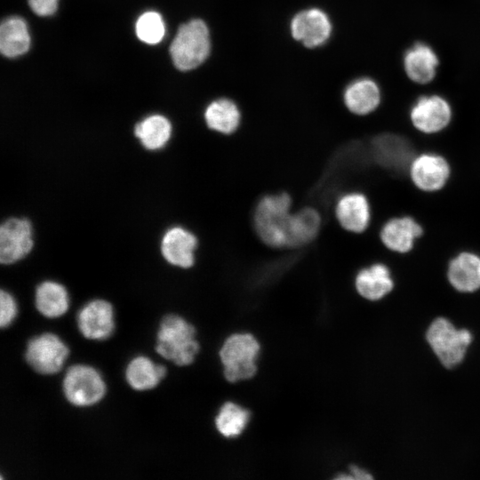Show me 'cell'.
<instances>
[{
    "instance_id": "6da1fadb",
    "label": "cell",
    "mask_w": 480,
    "mask_h": 480,
    "mask_svg": "<svg viewBox=\"0 0 480 480\" xmlns=\"http://www.w3.org/2000/svg\"><path fill=\"white\" fill-rule=\"evenodd\" d=\"M292 198L285 191L268 193L259 198L252 222L257 237L273 249H288Z\"/></svg>"
},
{
    "instance_id": "7a4b0ae2",
    "label": "cell",
    "mask_w": 480,
    "mask_h": 480,
    "mask_svg": "<svg viewBox=\"0 0 480 480\" xmlns=\"http://www.w3.org/2000/svg\"><path fill=\"white\" fill-rule=\"evenodd\" d=\"M199 349L196 330L191 323L174 314L162 319L156 333L158 355L178 366H187L195 361Z\"/></svg>"
},
{
    "instance_id": "3957f363",
    "label": "cell",
    "mask_w": 480,
    "mask_h": 480,
    "mask_svg": "<svg viewBox=\"0 0 480 480\" xmlns=\"http://www.w3.org/2000/svg\"><path fill=\"white\" fill-rule=\"evenodd\" d=\"M260 353V343L251 332L228 335L219 350L225 380L229 383H237L253 378L258 371Z\"/></svg>"
},
{
    "instance_id": "277c9868",
    "label": "cell",
    "mask_w": 480,
    "mask_h": 480,
    "mask_svg": "<svg viewBox=\"0 0 480 480\" xmlns=\"http://www.w3.org/2000/svg\"><path fill=\"white\" fill-rule=\"evenodd\" d=\"M211 52V38L207 25L199 19L182 24L170 45L174 66L188 71L200 66Z\"/></svg>"
},
{
    "instance_id": "5b68a950",
    "label": "cell",
    "mask_w": 480,
    "mask_h": 480,
    "mask_svg": "<svg viewBox=\"0 0 480 480\" xmlns=\"http://www.w3.org/2000/svg\"><path fill=\"white\" fill-rule=\"evenodd\" d=\"M427 341L441 364L452 368L463 360L472 334L466 329H457L448 319L438 317L427 331Z\"/></svg>"
},
{
    "instance_id": "8992f818",
    "label": "cell",
    "mask_w": 480,
    "mask_h": 480,
    "mask_svg": "<svg viewBox=\"0 0 480 480\" xmlns=\"http://www.w3.org/2000/svg\"><path fill=\"white\" fill-rule=\"evenodd\" d=\"M65 398L77 407H88L99 403L106 394V384L101 374L85 364L70 366L63 378Z\"/></svg>"
},
{
    "instance_id": "52a82bcc",
    "label": "cell",
    "mask_w": 480,
    "mask_h": 480,
    "mask_svg": "<svg viewBox=\"0 0 480 480\" xmlns=\"http://www.w3.org/2000/svg\"><path fill=\"white\" fill-rule=\"evenodd\" d=\"M68 354V346L58 335L44 332L28 341L24 356L35 372L51 375L62 369Z\"/></svg>"
},
{
    "instance_id": "ba28073f",
    "label": "cell",
    "mask_w": 480,
    "mask_h": 480,
    "mask_svg": "<svg viewBox=\"0 0 480 480\" xmlns=\"http://www.w3.org/2000/svg\"><path fill=\"white\" fill-rule=\"evenodd\" d=\"M453 108L444 97L438 94L418 97L409 108L412 126L423 134H436L452 123Z\"/></svg>"
},
{
    "instance_id": "9c48e42d",
    "label": "cell",
    "mask_w": 480,
    "mask_h": 480,
    "mask_svg": "<svg viewBox=\"0 0 480 480\" xmlns=\"http://www.w3.org/2000/svg\"><path fill=\"white\" fill-rule=\"evenodd\" d=\"M334 217L340 228L350 234H363L371 226L372 208L365 192L348 188L334 203Z\"/></svg>"
},
{
    "instance_id": "30bf717a",
    "label": "cell",
    "mask_w": 480,
    "mask_h": 480,
    "mask_svg": "<svg viewBox=\"0 0 480 480\" xmlns=\"http://www.w3.org/2000/svg\"><path fill=\"white\" fill-rule=\"evenodd\" d=\"M34 247L33 228L27 218L12 217L0 227V262L11 265L25 258Z\"/></svg>"
},
{
    "instance_id": "8fae6325",
    "label": "cell",
    "mask_w": 480,
    "mask_h": 480,
    "mask_svg": "<svg viewBox=\"0 0 480 480\" xmlns=\"http://www.w3.org/2000/svg\"><path fill=\"white\" fill-rule=\"evenodd\" d=\"M451 165L442 155L434 152H421L412 160L409 176L413 185L424 192L441 190L451 177Z\"/></svg>"
},
{
    "instance_id": "7c38bea8",
    "label": "cell",
    "mask_w": 480,
    "mask_h": 480,
    "mask_svg": "<svg viewBox=\"0 0 480 480\" xmlns=\"http://www.w3.org/2000/svg\"><path fill=\"white\" fill-rule=\"evenodd\" d=\"M356 293L369 301H378L388 296L396 283L390 267L383 261H373L360 267L354 273Z\"/></svg>"
},
{
    "instance_id": "4fadbf2b",
    "label": "cell",
    "mask_w": 480,
    "mask_h": 480,
    "mask_svg": "<svg viewBox=\"0 0 480 480\" xmlns=\"http://www.w3.org/2000/svg\"><path fill=\"white\" fill-rule=\"evenodd\" d=\"M292 37L308 48L324 45L331 36L332 26L323 10L309 8L299 12L290 24Z\"/></svg>"
},
{
    "instance_id": "5bb4252c",
    "label": "cell",
    "mask_w": 480,
    "mask_h": 480,
    "mask_svg": "<svg viewBox=\"0 0 480 480\" xmlns=\"http://www.w3.org/2000/svg\"><path fill=\"white\" fill-rule=\"evenodd\" d=\"M197 247V236L182 226L169 228L160 241V252L164 260L184 269L194 266Z\"/></svg>"
},
{
    "instance_id": "9a60e30c",
    "label": "cell",
    "mask_w": 480,
    "mask_h": 480,
    "mask_svg": "<svg viewBox=\"0 0 480 480\" xmlns=\"http://www.w3.org/2000/svg\"><path fill=\"white\" fill-rule=\"evenodd\" d=\"M77 327L81 334L89 340H102L109 338L115 329L112 305L100 299L84 304L77 313Z\"/></svg>"
},
{
    "instance_id": "2e32d148",
    "label": "cell",
    "mask_w": 480,
    "mask_h": 480,
    "mask_svg": "<svg viewBox=\"0 0 480 480\" xmlns=\"http://www.w3.org/2000/svg\"><path fill=\"white\" fill-rule=\"evenodd\" d=\"M423 233V227L413 217L401 215L384 222L380 229V238L388 250L404 254L413 249L416 240Z\"/></svg>"
},
{
    "instance_id": "e0dca14e",
    "label": "cell",
    "mask_w": 480,
    "mask_h": 480,
    "mask_svg": "<svg viewBox=\"0 0 480 480\" xmlns=\"http://www.w3.org/2000/svg\"><path fill=\"white\" fill-rule=\"evenodd\" d=\"M450 285L459 293L472 294L480 290V255L464 250L452 257L447 266Z\"/></svg>"
},
{
    "instance_id": "ac0fdd59",
    "label": "cell",
    "mask_w": 480,
    "mask_h": 480,
    "mask_svg": "<svg viewBox=\"0 0 480 480\" xmlns=\"http://www.w3.org/2000/svg\"><path fill=\"white\" fill-rule=\"evenodd\" d=\"M343 102L347 109L355 116H365L375 112L381 102L380 87L371 78H357L346 87Z\"/></svg>"
},
{
    "instance_id": "d6986e66",
    "label": "cell",
    "mask_w": 480,
    "mask_h": 480,
    "mask_svg": "<svg viewBox=\"0 0 480 480\" xmlns=\"http://www.w3.org/2000/svg\"><path fill=\"white\" fill-rule=\"evenodd\" d=\"M439 59L434 49L422 42L415 43L404 56V68L407 76L414 83L428 84L436 74Z\"/></svg>"
},
{
    "instance_id": "ffe728a7",
    "label": "cell",
    "mask_w": 480,
    "mask_h": 480,
    "mask_svg": "<svg viewBox=\"0 0 480 480\" xmlns=\"http://www.w3.org/2000/svg\"><path fill=\"white\" fill-rule=\"evenodd\" d=\"M322 216L312 206H303L292 212L288 249H300L310 244L319 235Z\"/></svg>"
},
{
    "instance_id": "44dd1931",
    "label": "cell",
    "mask_w": 480,
    "mask_h": 480,
    "mask_svg": "<svg viewBox=\"0 0 480 480\" xmlns=\"http://www.w3.org/2000/svg\"><path fill=\"white\" fill-rule=\"evenodd\" d=\"M241 117L236 103L228 98L212 100L204 112L207 127L223 135H230L236 132L241 124Z\"/></svg>"
},
{
    "instance_id": "7402d4cb",
    "label": "cell",
    "mask_w": 480,
    "mask_h": 480,
    "mask_svg": "<svg viewBox=\"0 0 480 480\" xmlns=\"http://www.w3.org/2000/svg\"><path fill=\"white\" fill-rule=\"evenodd\" d=\"M35 305L37 311L48 318L63 316L69 308V296L60 283L46 280L40 283L35 292Z\"/></svg>"
},
{
    "instance_id": "603a6c76",
    "label": "cell",
    "mask_w": 480,
    "mask_h": 480,
    "mask_svg": "<svg viewBox=\"0 0 480 480\" xmlns=\"http://www.w3.org/2000/svg\"><path fill=\"white\" fill-rule=\"evenodd\" d=\"M124 375L132 388L145 391L156 388L160 383L166 375V369L147 356H139L128 363Z\"/></svg>"
},
{
    "instance_id": "cb8c5ba5",
    "label": "cell",
    "mask_w": 480,
    "mask_h": 480,
    "mask_svg": "<svg viewBox=\"0 0 480 480\" xmlns=\"http://www.w3.org/2000/svg\"><path fill=\"white\" fill-rule=\"evenodd\" d=\"M134 135L150 151L163 148L172 136L171 122L164 116H147L134 126Z\"/></svg>"
},
{
    "instance_id": "d4e9b609",
    "label": "cell",
    "mask_w": 480,
    "mask_h": 480,
    "mask_svg": "<svg viewBox=\"0 0 480 480\" xmlns=\"http://www.w3.org/2000/svg\"><path fill=\"white\" fill-rule=\"evenodd\" d=\"M250 411L241 404L227 401L219 408L214 426L217 432L225 438H236L242 435L249 424Z\"/></svg>"
},
{
    "instance_id": "484cf974",
    "label": "cell",
    "mask_w": 480,
    "mask_h": 480,
    "mask_svg": "<svg viewBox=\"0 0 480 480\" xmlns=\"http://www.w3.org/2000/svg\"><path fill=\"white\" fill-rule=\"evenodd\" d=\"M30 45L26 22L20 17L4 20L0 28V50L9 58L25 53Z\"/></svg>"
},
{
    "instance_id": "4316f807",
    "label": "cell",
    "mask_w": 480,
    "mask_h": 480,
    "mask_svg": "<svg viewBox=\"0 0 480 480\" xmlns=\"http://www.w3.org/2000/svg\"><path fill=\"white\" fill-rule=\"evenodd\" d=\"M136 34L140 40L146 44L159 43L165 34V26L161 15L156 12L143 13L136 22Z\"/></svg>"
},
{
    "instance_id": "83f0119b",
    "label": "cell",
    "mask_w": 480,
    "mask_h": 480,
    "mask_svg": "<svg viewBox=\"0 0 480 480\" xmlns=\"http://www.w3.org/2000/svg\"><path fill=\"white\" fill-rule=\"evenodd\" d=\"M17 312L15 299L9 292L2 289L0 292V326L8 327L15 319Z\"/></svg>"
},
{
    "instance_id": "f1b7e54d",
    "label": "cell",
    "mask_w": 480,
    "mask_h": 480,
    "mask_svg": "<svg viewBox=\"0 0 480 480\" xmlns=\"http://www.w3.org/2000/svg\"><path fill=\"white\" fill-rule=\"evenodd\" d=\"M59 0H28L32 11L39 16H49L55 12Z\"/></svg>"
},
{
    "instance_id": "f546056e",
    "label": "cell",
    "mask_w": 480,
    "mask_h": 480,
    "mask_svg": "<svg viewBox=\"0 0 480 480\" xmlns=\"http://www.w3.org/2000/svg\"><path fill=\"white\" fill-rule=\"evenodd\" d=\"M349 476L351 480H369L372 479V476L365 469L356 466L351 465L349 467Z\"/></svg>"
}]
</instances>
